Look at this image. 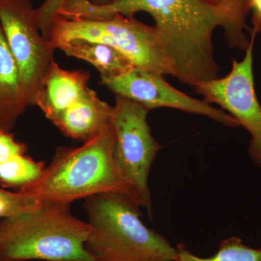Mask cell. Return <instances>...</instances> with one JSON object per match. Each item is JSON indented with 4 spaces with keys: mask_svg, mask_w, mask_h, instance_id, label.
I'll list each match as a JSON object with an SVG mask.
<instances>
[{
    "mask_svg": "<svg viewBox=\"0 0 261 261\" xmlns=\"http://www.w3.org/2000/svg\"><path fill=\"white\" fill-rule=\"evenodd\" d=\"M140 12L153 18L173 76L192 87L219 78L213 35L219 27L226 33L228 25L205 0H113L102 5L90 0H65L58 15L103 19L115 14L134 17Z\"/></svg>",
    "mask_w": 261,
    "mask_h": 261,
    "instance_id": "6da1fadb",
    "label": "cell"
},
{
    "mask_svg": "<svg viewBox=\"0 0 261 261\" xmlns=\"http://www.w3.org/2000/svg\"><path fill=\"white\" fill-rule=\"evenodd\" d=\"M114 145L111 122L81 147L58 149L39 179L19 192L34 196L44 204L66 205L80 199L114 192L145 207L140 194L125 181L117 167Z\"/></svg>",
    "mask_w": 261,
    "mask_h": 261,
    "instance_id": "7a4b0ae2",
    "label": "cell"
},
{
    "mask_svg": "<svg viewBox=\"0 0 261 261\" xmlns=\"http://www.w3.org/2000/svg\"><path fill=\"white\" fill-rule=\"evenodd\" d=\"M84 200L90 227L85 247L96 260L176 261V247L144 224L140 206L126 196L108 192Z\"/></svg>",
    "mask_w": 261,
    "mask_h": 261,
    "instance_id": "3957f363",
    "label": "cell"
},
{
    "mask_svg": "<svg viewBox=\"0 0 261 261\" xmlns=\"http://www.w3.org/2000/svg\"><path fill=\"white\" fill-rule=\"evenodd\" d=\"M90 227L69 205L44 204L0 221V261H97L86 249Z\"/></svg>",
    "mask_w": 261,
    "mask_h": 261,
    "instance_id": "277c9868",
    "label": "cell"
},
{
    "mask_svg": "<svg viewBox=\"0 0 261 261\" xmlns=\"http://www.w3.org/2000/svg\"><path fill=\"white\" fill-rule=\"evenodd\" d=\"M76 39L112 46L128 57L138 69L173 75L157 29L134 17L121 14L103 19L57 16L53 20L49 40L56 48L60 43Z\"/></svg>",
    "mask_w": 261,
    "mask_h": 261,
    "instance_id": "5b68a950",
    "label": "cell"
},
{
    "mask_svg": "<svg viewBox=\"0 0 261 261\" xmlns=\"http://www.w3.org/2000/svg\"><path fill=\"white\" fill-rule=\"evenodd\" d=\"M149 111L140 103L116 95L111 122L115 132L113 154L117 167L125 181L143 199L152 219L149 174L162 146L151 133L147 120Z\"/></svg>",
    "mask_w": 261,
    "mask_h": 261,
    "instance_id": "8992f818",
    "label": "cell"
},
{
    "mask_svg": "<svg viewBox=\"0 0 261 261\" xmlns=\"http://www.w3.org/2000/svg\"><path fill=\"white\" fill-rule=\"evenodd\" d=\"M0 25L29 106H35L43 80L56 61V48L43 37L32 0H0Z\"/></svg>",
    "mask_w": 261,
    "mask_h": 261,
    "instance_id": "52a82bcc",
    "label": "cell"
},
{
    "mask_svg": "<svg viewBox=\"0 0 261 261\" xmlns=\"http://www.w3.org/2000/svg\"><path fill=\"white\" fill-rule=\"evenodd\" d=\"M256 34L252 32L245 58L241 61L233 60L228 75L200 82L194 87L205 102L219 105L250 132L249 154L254 164L261 169V106L255 93L252 69V50Z\"/></svg>",
    "mask_w": 261,
    "mask_h": 261,
    "instance_id": "ba28073f",
    "label": "cell"
},
{
    "mask_svg": "<svg viewBox=\"0 0 261 261\" xmlns=\"http://www.w3.org/2000/svg\"><path fill=\"white\" fill-rule=\"evenodd\" d=\"M102 84L116 95L123 96L149 111L158 108H172L192 114L202 115L230 127H242L232 116L211 106L205 101L194 99L168 83L163 75L147 70L135 69L126 74Z\"/></svg>",
    "mask_w": 261,
    "mask_h": 261,
    "instance_id": "9c48e42d",
    "label": "cell"
},
{
    "mask_svg": "<svg viewBox=\"0 0 261 261\" xmlns=\"http://www.w3.org/2000/svg\"><path fill=\"white\" fill-rule=\"evenodd\" d=\"M89 72L63 69L56 61L43 80L36 106L53 122L88 90Z\"/></svg>",
    "mask_w": 261,
    "mask_h": 261,
    "instance_id": "30bf717a",
    "label": "cell"
},
{
    "mask_svg": "<svg viewBox=\"0 0 261 261\" xmlns=\"http://www.w3.org/2000/svg\"><path fill=\"white\" fill-rule=\"evenodd\" d=\"M112 112V106L89 88L53 123L67 137L85 142L99 135L111 123Z\"/></svg>",
    "mask_w": 261,
    "mask_h": 261,
    "instance_id": "8fae6325",
    "label": "cell"
},
{
    "mask_svg": "<svg viewBox=\"0 0 261 261\" xmlns=\"http://www.w3.org/2000/svg\"><path fill=\"white\" fill-rule=\"evenodd\" d=\"M28 106L18 66L0 25V130L11 132Z\"/></svg>",
    "mask_w": 261,
    "mask_h": 261,
    "instance_id": "7c38bea8",
    "label": "cell"
},
{
    "mask_svg": "<svg viewBox=\"0 0 261 261\" xmlns=\"http://www.w3.org/2000/svg\"><path fill=\"white\" fill-rule=\"evenodd\" d=\"M56 48L64 51L66 56L93 65L100 73L101 80L116 78L136 68L128 57L103 43L76 39L60 43Z\"/></svg>",
    "mask_w": 261,
    "mask_h": 261,
    "instance_id": "4fadbf2b",
    "label": "cell"
},
{
    "mask_svg": "<svg viewBox=\"0 0 261 261\" xmlns=\"http://www.w3.org/2000/svg\"><path fill=\"white\" fill-rule=\"evenodd\" d=\"M214 9L224 15L228 28L225 33L229 45L246 49L250 44L245 35L246 18L250 12V0H205Z\"/></svg>",
    "mask_w": 261,
    "mask_h": 261,
    "instance_id": "5bb4252c",
    "label": "cell"
},
{
    "mask_svg": "<svg viewBox=\"0 0 261 261\" xmlns=\"http://www.w3.org/2000/svg\"><path fill=\"white\" fill-rule=\"evenodd\" d=\"M44 168V163L34 161L25 153L14 156L0 164V185L20 191L37 181Z\"/></svg>",
    "mask_w": 261,
    "mask_h": 261,
    "instance_id": "9a60e30c",
    "label": "cell"
},
{
    "mask_svg": "<svg viewBox=\"0 0 261 261\" xmlns=\"http://www.w3.org/2000/svg\"><path fill=\"white\" fill-rule=\"evenodd\" d=\"M176 249V261H261V248L247 246L241 239L235 237L222 240L216 253L208 257L194 255L183 243L178 244Z\"/></svg>",
    "mask_w": 261,
    "mask_h": 261,
    "instance_id": "2e32d148",
    "label": "cell"
},
{
    "mask_svg": "<svg viewBox=\"0 0 261 261\" xmlns=\"http://www.w3.org/2000/svg\"><path fill=\"white\" fill-rule=\"evenodd\" d=\"M44 203L34 196L0 187V218L13 217L40 208Z\"/></svg>",
    "mask_w": 261,
    "mask_h": 261,
    "instance_id": "e0dca14e",
    "label": "cell"
},
{
    "mask_svg": "<svg viewBox=\"0 0 261 261\" xmlns=\"http://www.w3.org/2000/svg\"><path fill=\"white\" fill-rule=\"evenodd\" d=\"M96 5H106L113 0H90ZM65 0H44L40 6L36 8L38 25L43 37L49 40V30L53 20L56 18L58 11Z\"/></svg>",
    "mask_w": 261,
    "mask_h": 261,
    "instance_id": "ac0fdd59",
    "label": "cell"
},
{
    "mask_svg": "<svg viewBox=\"0 0 261 261\" xmlns=\"http://www.w3.org/2000/svg\"><path fill=\"white\" fill-rule=\"evenodd\" d=\"M27 151V145L15 140L11 132L0 130V164Z\"/></svg>",
    "mask_w": 261,
    "mask_h": 261,
    "instance_id": "d6986e66",
    "label": "cell"
},
{
    "mask_svg": "<svg viewBox=\"0 0 261 261\" xmlns=\"http://www.w3.org/2000/svg\"><path fill=\"white\" fill-rule=\"evenodd\" d=\"M250 10H252L253 16H252V23L253 29L257 33L261 30V0H250Z\"/></svg>",
    "mask_w": 261,
    "mask_h": 261,
    "instance_id": "ffe728a7",
    "label": "cell"
}]
</instances>
